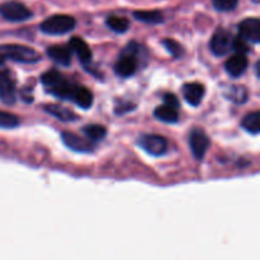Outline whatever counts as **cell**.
Returning <instances> with one entry per match:
<instances>
[{"label": "cell", "instance_id": "obj_1", "mask_svg": "<svg viewBox=\"0 0 260 260\" xmlns=\"http://www.w3.org/2000/svg\"><path fill=\"white\" fill-rule=\"evenodd\" d=\"M12 60L15 62L35 63L41 60V55L33 48L22 45H0V61Z\"/></svg>", "mask_w": 260, "mask_h": 260}, {"label": "cell", "instance_id": "obj_2", "mask_svg": "<svg viewBox=\"0 0 260 260\" xmlns=\"http://www.w3.org/2000/svg\"><path fill=\"white\" fill-rule=\"evenodd\" d=\"M137 52H139V46L135 42H131L126 46L121 57L118 58L116 66H114V71L117 75L121 78H129L136 73Z\"/></svg>", "mask_w": 260, "mask_h": 260}, {"label": "cell", "instance_id": "obj_3", "mask_svg": "<svg viewBox=\"0 0 260 260\" xmlns=\"http://www.w3.org/2000/svg\"><path fill=\"white\" fill-rule=\"evenodd\" d=\"M75 25L76 22L73 17L65 14H57L52 15V17L47 18L45 22H42L41 30L46 35L58 36L71 32L75 28Z\"/></svg>", "mask_w": 260, "mask_h": 260}, {"label": "cell", "instance_id": "obj_4", "mask_svg": "<svg viewBox=\"0 0 260 260\" xmlns=\"http://www.w3.org/2000/svg\"><path fill=\"white\" fill-rule=\"evenodd\" d=\"M15 81L12 73L3 61H0V101L4 104L12 106L15 103Z\"/></svg>", "mask_w": 260, "mask_h": 260}, {"label": "cell", "instance_id": "obj_5", "mask_svg": "<svg viewBox=\"0 0 260 260\" xmlns=\"http://www.w3.org/2000/svg\"><path fill=\"white\" fill-rule=\"evenodd\" d=\"M137 144L152 156H161L168 150V141L159 135H142L139 137Z\"/></svg>", "mask_w": 260, "mask_h": 260}, {"label": "cell", "instance_id": "obj_6", "mask_svg": "<svg viewBox=\"0 0 260 260\" xmlns=\"http://www.w3.org/2000/svg\"><path fill=\"white\" fill-rule=\"evenodd\" d=\"M0 14L9 22H23L32 17V12L18 2H8L0 7Z\"/></svg>", "mask_w": 260, "mask_h": 260}, {"label": "cell", "instance_id": "obj_7", "mask_svg": "<svg viewBox=\"0 0 260 260\" xmlns=\"http://www.w3.org/2000/svg\"><path fill=\"white\" fill-rule=\"evenodd\" d=\"M233 41L234 37L229 30L218 28L211 40V51L216 56L226 55L228 52H230V50H233Z\"/></svg>", "mask_w": 260, "mask_h": 260}, {"label": "cell", "instance_id": "obj_8", "mask_svg": "<svg viewBox=\"0 0 260 260\" xmlns=\"http://www.w3.org/2000/svg\"><path fill=\"white\" fill-rule=\"evenodd\" d=\"M189 146L193 156L197 160H202L210 147V139L202 129H193L189 136Z\"/></svg>", "mask_w": 260, "mask_h": 260}, {"label": "cell", "instance_id": "obj_9", "mask_svg": "<svg viewBox=\"0 0 260 260\" xmlns=\"http://www.w3.org/2000/svg\"><path fill=\"white\" fill-rule=\"evenodd\" d=\"M239 35L250 43L260 42V20L258 18H248L239 24Z\"/></svg>", "mask_w": 260, "mask_h": 260}, {"label": "cell", "instance_id": "obj_10", "mask_svg": "<svg viewBox=\"0 0 260 260\" xmlns=\"http://www.w3.org/2000/svg\"><path fill=\"white\" fill-rule=\"evenodd\" d=\"M61 140L63 145L70 150L76 152H91L94 150V145L91 144L90 140H85L79 137L78 135L71 134V132H62L61 134Z\"/></svg>", "mask_w": 260, "mask_h": 260}, {"label": "cell", "instance_id": "obj_11", "mask_svg": "<svg viewBox=\"0 0 260 260\" xmlns=\"http://www.w3.org/2000/svg\"><path fill=\"white\" fill-rule=\"evenodd\" d=\"M225 68L229 75H231L233 78H239L248 69V58H246V55L235 53V55L230 56V58H228V61H226Z\"/></svg>", "mask_w": 260, "mask_h": 260}, {"label": "cell", "instance_id": "obj_12", "mask_svg": "<svg viewBox=\"0 0 260 260\" xmlns=\"http://www.w3.org/2000/svg\"><path fill=\"white\" fill-rule=\"evenodd\" d=\"M183 95L188 104L197 107L202 103L205 96V86L200 83H189L183 86Z\"/></svg>", "mask_w": 260, "mask_h": 260}, {"label": "cell", "instance_id": "obj_13", "mask_svg": "<svg viewBox=\"0 0 260 260\" xmlns=\"http://www.w3.org/2000/svg\"><path fill=\"white\" fill-rule=\"evenodd\" d=\"M47 55L61 66H69L71 63V50L66 46H51L47 48Z\"/></svg>", "mask_w": 260, "mask_h": 260}, {"label": "cell", "instance_id": "obj_14", "mask_svg": "<svg viewBox=\"0 0 260 260\" xmlns=\"http://www.w3.org/2000/svg\"><path fill=\"white\" fill-rule=\"evenodd\" d=\"M70 50H73L76 53L80 62L89 63L91 61V51L89 46L81 40L80 37H73L70 40Z\"/></svg>", "mask_w": 260, "mask_h": 260}, {"label": "cell", "instance_id": "obj_15", "mask_svg": "<svg viewBox=\"0 0 260 260\" xmlns=\"http://www.w3.org/2000/svg\"><path fill=\"white\" fill-rule=\"evenodd\" d=\"M45 111L62 122H73L78 119V117L73 111L65 108V107L57 106V104H47V106H45Z\"/></svg>", "mask_w": 260, "mask_h": 260}, {"label": "cell", "instance_id": "obj_16", "mask_svg": "<svg viewBox=\"0 0 260 260\" xmlns=\"http://www.w3.org/2000/svg\"><path fill=\"white\" fill-rule=\"evenodd\" d=\"M71 101H74V103L80 107V108L89 109L91 107V104H93V93L88 88L76 85V89L74 91V95Z\"/></svg>", "mask_w": 260, "mask_h": 260}, {"label": "cell", "instance_id": "obj_17", "mask_svg": "<svg viewBox=\"0 0 260 260\" xmlns=\"http://www.w3.org/2000/svg\"><path fill=\"white\" fill-rule=\"evenodd\" d=\"M154 116L159 121L165 122V123H175L178 121V118H179L177 108H173V107L168 106V104L157 107L154 112Z\"/></svg>", "mask_w": 260, "mask_h": 260}, {"label": "cell", "instance_id": "obj_18", "mask_svg": "<svg viewBox=\"0 0 260 260\" xmlns=\"http://www.w3.org/2000/svg\"><path fill=\"white\" fill-rule=\"evenodd\" d=\"M241 127L249 134L258 135L260 132V112H251L248 116L244 117L243 122H241Z\"/></svg>", "mask_w": 260, "mask_h": 260}, {"label": "cell", "instance_id": "obj_19", "mask_svg": "<svg viewBox=\"0 0 260 260\" xmlns=\"http://www.w3.org/2000/svg\"><path fill=\"white\" fill-rule=\"evenodd\" d=\"M134 17L137 20L149 23V24H159L164 20V17L159 10H139V12L134 13Z\"/></svg>", "mask_w": 260, "mask_h": 260}, {"label": "cell", "instance_id": "obj_20", "mask_svg": "<svg viewBox=\"0 0 260 260\" xmlns=\"http://www.w3.org/2000/svg\"><path fill=\"white\" fill-rule=\"evenodd\" d=\"M83 132L90 141H101L107 136L106 127L101 124H89L83 128Z\"/></svg>", "mask_w": 260, "mask_h": 260}, {"label": "cell", "instance_id": "obj_21", "mask_svg": "<svg viewBox=\"0 0 260 260\" xmlns=\"http://www.w3.org/2000/svg\"><path fill=\"white\" fill-rule=\"evenodd\" d=\"M107 25L116 33H124L128 30L129 22L122 17H109L107 19Z\"/></svg>", "mask_w": 260, "mask_h": 260}, {"label": "cell", "instance_id": "obj_22", "mask_svg": "<svg viewBox=\"0 0 260 260\" xmlns=\"http://www.w3.org/2000/svg\"><path fill=\"white\" fill-rule=\"evenodd\" d=\"M63 76L61 75L58 71H48V73H45L42 75V78H41V81H42V84L45 85L46 90H48V89L53 88V86H56L57 84H60L61 81L63 80Z\"/></svg>", "mask_w": 260, "mask_h": 260}, {"label": "cell", "instance_id": "obj_23", "mask_svg": "<svg viewBox=\"0 0 260 260\" xmlns=\"http://www.w3.org/2000/svg\"><path fill=\"white\" fill-rule=\"evenodd\" d=\"M19 126V118L9 112L0 111V128L12 129Z\"/></svg>", "mask_w": 260, "mask_h": 260}, {"label": "cell", "instance_id": "obj_24", "mask_svg": "<svg viewBox=\"0 0 260 260\" xmlns=\"http://www.w3.org/2000/svg\"><path fill=\"white\" fill-rule=\"evenodd\" d=\"M226 95L231 99L235 103H244L248 99V91L244 86H230L228 90V94Z\"/></svg>", "mask_w": 260, "mask_h": 260}, {"label": "cell", "instance_id": "obj_25", "mask_svg": "<svg viewBox=\"0 0 260 260\" xmlns=\"http://www.w3.org/2000/svg\"><path fill=\"white\" fill-rule=\"evenodd\" d=\"M162 45L167 47V50L172 53V56H174L175 58L182 57L183 53H184V50H183L182 45L177 42V41L172 40V38H167V40L162 41Z\"/></svg>", "mask_w": 260, "mask_h": 260}, {"label": "cell", "instance_id": "obj_26", "mask_svg": "<svg viewBox=\"0 0 260 260\" xmlns=\"http://www.w3.org/2000/svg\"><path fill=\"white\" fill-rule=\"evenodd\" d=\"M239 0H213V5L220 12H230L238 7Z\"/></svg>", "mask_w": 260, "mask_h": 260}, {"label": "cell", "instance_id": "obj_27", "mask_svg": "<svg viewBox=\"0 0 260 260\" xmlns=\"http://www.w3.org/2000/svg\"><path fill=\"white\" fill-rule=\"evenodd\" d=\"M233 50H235L236 53H243V55H246V53L250 51V48H249V42H246L245 40H243V38L239 36V37L234 38Z\"/></svg>", "mask_w": 260, "mask_h": 260}, {"label": "cell", "instance_id": "obj_28", "mask_svg": "<svg viewBox=\"0 0 260 260\" xmlns=\"http://www.w3.org/2000/svg\"><path fill=\"white\" fill-rule=\"evenodd\" d=\"M164 102H165V104H168V106L173 107V108H177L178 109V107H179V101H178L177 96H175L174 94H172V93L165 94V95H164Z\"/></svg>", "mask_w": 260, "mask_h": 260}]
</instances>
